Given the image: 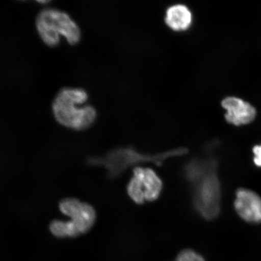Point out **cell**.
<instances>
[{"instance_id":"1","label":"cell","mask_w":261,"mask_h":261,"mask_svg":"<svg viewBox=\"0 0 261 261\" xmlns=\"http://www.w3.org/2000/svg\"><path fill=\"white\" fill-rule=\"evenodd\" d=\"M217 166L214 158H195L184 168L185 177L192 188L195 208L207 220L217 218L220 212L221 192Z\"/></svg>"},{"instance_id":"2","label":"cell","mask_w":261,"mask_h":261,"mask_svg":"<svg viewBox=\"0 0 261 261\" xmlns=\"http://www.w3.org/2000/svg\"><path fill=\"white\" fill-rule=\"evenodd\" d=\"M89 95L80 88H64L55 96L52 110L60 125L75 130H83L92 126L97 112L91 106H84Z\"/></svg>"},{"instance_id":"3","label":"cell","mask_w":261,"mask_h":261,"mask_svg":"<svg viewBox=\"0 0 261 261\" xmlns=\"http://www.w3.org/2000/svg\"><path fill=\"white\" fill-rule=\"evenodd\" d=\"M61 213L70 218L68 221L55 220L49 225L54 236L59 238L77 237L89 232L96 220V212L91 204L77 198H67L60 201Z\"/></svg>"},{"instance_id":"4","label":"cell","mask_w":261,"mask_h":261,"mask_svg":"<svg viewBox=\"0 0 261 261\" xmlns=\"http://www.w3.org/2000/svg\"><path fill=\"white\" fill-rule=\"evenodd\" d=\"M36 28L45 44L55 47L60 44L63 36L68 43L74 45L81 39V32L67 13L54 8L42 10L36 19Z\"/></svg>"},{"instance_id":"5","label":"cell","mask_w":261,"mask_h":261,"mask_svg":"<svg viewBox=\"0 0 261 261\" xmlns=\"http://www.w3.org/2000/svg\"><path fill=\"white\" fill-rule=\"evenodd\" d=\"M187 152V149L179 148L151 155L142 154L132 148H120L112 150L102 158H91L89 161L91 165L104 166L108 170V175L110 178H116L129 166L145 162H152L161 165L166 159L182 155Z\"/></svg>"},{"instance_id":"6","label":"cell","mask_w":261,"mask_h":261,"mask_svg":"<svg viewBox=\"0 0 261 261\" xmlns=\"http://www.w3.org/2000/svg\"><path fill=\"white\" fill-rule=\"evenodd\" d=\"M163 188L162 179L151 169L138 167L134 169V176L130 179L127 192L136 203L143 204L145 201L156 200Z\"/></svg>"},{"instance_id":"7","label":"cell","mask_w":261,"mask_h":261,"mask_svg":"<svg viewBox=\"0 0 261 261\" xmlns=\"http://www.w3.org/2000/svg\"><path fill=\"white\" fill-rule=\"evenodd\" d=\"M234 207L238 215L247 223H261V197L256 192L246 188L238 189Z\"/></svg>"},{"instance_id":"8","label":"cell","mask_w":261,"mask_h":261,"mask_svg":"<svg viewBox=\"0 0 261 261\" xmlns=\"http://www.w3.org/2000/svg\"><path fill=\"white\" fill-rule=\"evenodd\" d=\"M221 106L226 110L225 119L233 125H247L256 116L255 108L241 98L229 96L222 100Z\"/></svg>"},{"instance_id":"9","label":"cell","mask_w":261,"mask_h":261,"mask_svg":"<svg viewBox=\"0 0 261 261\" xmlns=\"http://www.w3.org/2000/svg\"><path fill=\"white\" fill-rule=\"evenodd\" d=\"M193 14L187 6L175 4L166 10L165 21L169 29L175 32H185L193 23Z\"/></svg>"},{"instance_id":"10","label":"cell","mask_w":261,"mask_h":261,"mask_svg":"<svg viewBox=\"0 0 261 261\" xmlns=\"http://www.w3.org/2000/svg\"><path fill=\"white\" fill-rule=\"evenodd\" d=\"M177 261H204V260L203 257L194 251L187 249L182 250L179 253Z\"/></svg>"},{"instance_id":"11","label":"cell","mask_w":261,"mask_h":261,"mask_svg":"<svg viewBox=\"0 0 261 261\" xmlns=\"http://www.w3.org/2000/svg\"><path fill=\"white\" fill-rule=\"evenodd\" d=\"M253 152L254 165L257 167L261 168V145L254 146L253 148Z\"/></svg>"},{"instance_id":"12","label":"cell","mask_w":261,"mask_h":261,"mask_svg":"<svg viewBox=\"0 0 261 261\" xmlns=\"http://www.w3.org/2000/svg\"><path fill=\"white\" fill-rule=\"evenodd\" d=\"M48 2H48V1H40V2H39L38 1V3H46Z\"/></svg>"}]
</instances>
